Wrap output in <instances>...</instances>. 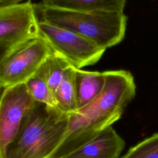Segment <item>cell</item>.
<instances>
[{
    "mask_svg": "<svg viewBox=\"0 0 158 158\" xmlns=\"http://www.w3.org/2000/svg\"><path fill=\"white\" fill-rule=\"evenodd\" d=\"M39 37L51 48L52 53L73 67L81 68L96 64L106 49L70 30L38 20Z\"/></svg>",
    "mask_w": 158,
    "mask_h": 158,
    "instance_id": "obj_4",
    "label": "cell"
},
{
    "mask_svg": "<svg viewBox=\"0 0 158 158\" xmlns=\"http://www.w3.org/2000/svg\"><path fill=\"white\" fill-rule=\"evenodd\" d=\"M125 145V141L110 126L62 158H118Z\"/></svg>",
    "mask_w": 158,
    "mask_h": 158,
    "instance_id": "obj_8",
    "label": "cell"
},
{
    "mask_svg": "<svg viewBox=\"0 0 158 158\" xmlns=\"http://www.w3.org/2000/svg\"><path fill=\"white\" fill-rule=\"evenodd\" d=\"M36 102L25 83L4 88L0 101V157L5 158L23 117Z\"/></svg>",
    "mask_w": 158,
    "mask_h": 158,
    "instance_id": "obj_7",
    "label": "cell"
},
{
    "mask_svg": "<svg viewBox=\"0 0 158 158\" xmlns=\"http://www.w3.org/2000/svg\"><path fill=\"white\" fill-rule=\"evenodd\" d=\"M27 88L36 102L57 107L54 96L45 78L41 66L26 82Z\"/></svg>",
    "mask_w": 158,
    "mask_h": 158,
    "instance_id": "obj_12",
    "label": "cell"
},
{
    "mask_svg": "<svg viewBox=\"0 0 158 158\" xmlns=\"http://www.w3.org/2000/svg\"><path fill=\"white\" fill-rule=\"evenodd\" d=\"M23 0H0V7L20 3Z\"/></svg>",
    "mask_w": 158,
    "mask_h": 158,
    "instance_id": "obj_15",
    "label": "cell"
},
{
    "mask_svg": "<svg viewBox=\"0 0 158 158\" xmlns=\"http://www.w3.org/2000/svg\"><path fill=\"white\" fill-rule=\"evenodd\" d=\"M106 78V71L91 72L75 69V81L78 109L94 99L102 91Z\"/></svg>",
    "mask_w": 158,
    "mask_h": 158,
    "instance_id": "obj_9",
    "label": "cell"
},
{
    "mask_svg": "<svg viewBox=\"0 0 158 158\" xmlns=\"http://www.w3.org/2000/svg\"><path fill=\"white\" fill-rule=\"evenodd\" d=\"M121 158H158V133L130 148Z\"/></svg>",
    "mask_w": 158,
    "mask_h": 158,
    "instance_id": "obj_14",
    "label": "cell"
},
{
    "mask_svg": "<svg viewBox=\"0 0 158 158\" xmlns=\"http://www.w3.org/2000/svg\"><path fill=\"white\" fill-rule=\"evenodd\" d=\"M52 54L41 38L33 40L0 60V86L6 88L25 83Z\"/></svg>",
    "mask_w": 158,
    "mask_h": 158,
    "instance_id": "obj_6",
    "label": "cell"
},
{
    "mask_svg": "<svg viewBox=\"0 0 158 158\" xmlns=\"http://www.w3.org/2000/svg\"><path fill=\"white\" fill-rule=\"evenodd\" d=\"M69 65L70 64L67 62L53 53L41 65L46 81L54 96L62 80L65 70Z\"/></svg>",
    "mask_w": 158,
    "mask_h": 158,
    "instance_id": "obj_13",
    "label": "cell"
},
{
    "mask_svg": "<svg viewBox=\"0 0 158 158\" xmlns=\"http://www.w3.org/2000/svg\"><path fill=\"white\" fill-rule=\"evenodd\" d=\"M38 23L34 4L30 0L0 7V60L40 38Z\"/></svg>",
    "mask_w": 158,
    "mask_h": 158,
    "instance_id": "obj_5",
    "label": "cell"
},
{
    "mask_svg": "<svg viewBox=\"0 0 158 158\" xmlns=\"http://www.w3.org/2000/svg\"><path fill=\"white\" fill-rule=\"evenodd\" d=\"M136 95V85L127 70L106 71L102 91L91 102L69 114L63 140L50 158H62L78 149L122 117Z\"/></svg>",
    "mask_w": 158,
    "mask_h": 158,
    "instance_id": "obj_1",
    "label": "cell"
},
{
    "mask_svg": "<svg viewBox=\"0 0 158 158\" xmlns=\"http://www.w3.org/2000/svg\"><path fill=\"white\" fill-rule=\"evenodd\" d=\"M39 21L73 31L107 49L124 38L127 17L120 12H83L34 4Z\"/></svg>",
    "mask_w": 158,
    "mask_h": 158,
    "instance_id": "obj_3",
    "label": "cell"
},
{
    "mask_svg": "<svg viewBox=\"0 0 158 158\" xmlns=\"http://www.w3.org/2000/svg\"><path fill=\"white\" fill-rule=\"evenodd\" d=\"M68 124V114L36 102L23 117L5 158H50L62 143Z\"/></svg>",
    "mask_w": 158,
    "mask_h": 158,
    "instance_id": "obj_2",
    "label": "cell"
},
{
    "mask_svg": "<svg viewBox=\"0 0 158 158\" xmlns=\"http://www.w3.org/2000/svg\"><path fill=\"white\" fill-rule=\"evenodd\" d=\"M0 158H3V157H0Z\"/></svg>",
    "mask_w": 158,
    "mask_h": 158,
    "instance_id": "obj_16",
    "label": "cell"
},
{
    "mask_svg": "<svg viewBox=\"0 0 158 158\" xmlns=\"http://www.w3.org/2000/svg\"><path fill=\"white\" fill-rule=\"evenodd\" d=\"M127 0H43V4L56 8L83 12H123Z\"/></svg>",
    "mask_w": 158,
    "mask_h": 158,
    "instance_id": "obj_10",
    "label": "cell"
},
{
    "mask_svg": "<svg viewBox=\"0 0 158 158\" xmlns=\"http://www.w3.org/2000/svg\"><path fill=\"white\" fill-rule=\"evenodd\" d=\"M75 69L70 65L65 69L62 80L54 93L57 107L68 114L78 110L75 81Z\"/></svg>",
    "mask_w": 158,
    "mask_h": 158,
    "instance_id": "obj_11",
    "label": "cell"
}]
</instances>
